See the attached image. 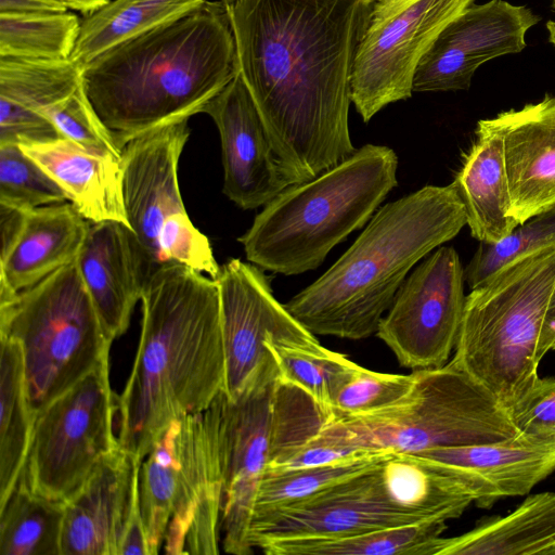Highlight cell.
I'll return each mask as SVG.
<instances>
[{
  "instance_id": "6da1fadb",
  "label": "cell",
  "mask_w": 555,
  "mask_h": 555,
  "mask_svg": "<svg viewBox=\"0 0 555 555\" xmlns=\"http://www.w3.org/2000/svg\"><path fill=\"white\" fill-rule=\"evenodd\" d=\"M374 0H238L227 7L238 73L292 185L351 156L357 49Z\"/></svg>"
},
{
  "instance_id": "7a4b0ae2",
  "label": "cell",
  "mask_w": 555,
  "mask_h": 555,
  "mask_svg": "<svg viewBox=\"0 0 555 555\" xmlns=\"http://www.w3.org/2000/svg\"><path fill=\"white\" fill-rule=\"evenodd\" d=\"M141 300L140 341L117 397V438L143 461L172 422L205 411L224 389L225 359L215 279L163 263Z\"/></svg>"
},
{
  "instance_id": "3957f363",
  "label": "cell",
  "mask_w": 555,
  "mask_h": 555,
  "mask_svg": "<svg viewBox=\"0 0 555 555\" xmlns=\"http://www.w3.org/2000/svg\"><path fill=\"white\" fill-rule=\"evenodd\" d=\"M237 74L228 8L206 0L82 66L81 86L121 153L133 139L202 113Z\"/></svg>"
},
{
  "instance_id": "277c9868",
  "label": "cell",
  "mask_w": 555,
  "mask_h": 555,
  "mask_svg": "<svg viewBox=\"0 0 555 555\" xmlns=\"http://www.w3.org/2000/svg\"><path fill=\"white\" fill-rule=\"evenodd\" d=\"M465 225L453 182L426 185L379 207L340 258L284 306L314 336L367 338L412 268Z\"/></svg>"
},
{
  "instance_id": "5b68a950",
  "label": "cell",
  "mask_w": 555,
  "mask_h": 555,
  "mask_svg": "<svg viewBox=\"0 0 555 555\" xmlns=\"http://www.w3.org/2000/svg\"><path fill=\"white\" fill-rule=\"evenodd\" d=\"M397 168L392 149L365 144L314 179L291 185L238 237L247 260L284 275L317 269L373 217L398 183Z\"/></svg>"
},
{
  "instance_id": "8992f818",
  "label": "cell",
  "mask_w": 555,
  "mask_h": 555,
  "mask_svg": "<svg viewBox=\"0 0 555 555\" xmlns=\"http://www.w3.org/2000/svg\"><path fill=\"white\" fill-rule=\"evenodd\" d=\"M555 287V247L495 272L466 296L451 359L506 408L534 384Z\"/></svg>"
},
{
  "instance_id": "52a82bcc",
  "label": "cell",
  "mask_w": 555,
  "mask_h": 555,
  "mask_svg": "<svg viewBox=\"0 0 555 555\" xmlns=\"http://www.w3.org/2000/svg\"><path fill=\"white\" fill-rule=\"evenodd\" d=\"M413 372V385L399 401L369 414L331 416L322 439L357 450L421 453L519 434L499 399L452 360Z\"/></svg>"
},
{
  "instance_id": "ba28073f",
  "label": "cell",
  "mask_w": 555,
  "mask_h": 555,
  "mask_svg": "<svg viewBox=\"0 0 555 555\" xmlns=\"http://www.w3.org/2000/svg\"><path fill=\"white\" fill-rule=\"evenodd\" d=\"M75 261L18 293L0 284V336L22 348L34 416L108 358L113 343Z\"/></svg>"
},
{
  "instance_id": "9c48e42d",
  "label": "cell",
  "mask_w": 555,
  "mask_h": 555,
  "mask_svg": "<svg viewBox=\"0 0 555 555\" xmlns=\"http://www.w3.org/2000/svg\"><path fill=\"white\" fill-rule=\"evenodd\" d=\"M189 119L172 121L121 150L129 223L156 266L178 262L211 279L219 274L211 245L191 221L180 193L178 164L190 137Z\"/></svg>"
},
{
  "instance_id": "30bf717a",
  "label": "cell",
  "mask_w": 555,
  "mask_h": 555,
  "mask_svg": "<svg viewBox=\"0 0 555 555\" xmlns=\"http://www.w3.org/2000/svg\"><path fill=\"white\" fill-rule=\"evenodd\" d=\"M117 409L106 358L36 413L21 472L29 488L55 501L73 496L95 465L119 447L113 430Z\"/></svg>"
},
{
  "instance_id": "8fae6325",
  "label": "cell",
  "mask_w": 555,
  "mask_h": 555,
  "mask_svg": "<svg viewBox=\"0 0 555 555\" xmlns=\"http://www.w3.org/2000/svg\"><path fill=\"white\" fill-rule=\"evenodd\" d=\"M279 369L274 362L236 400L224 389L204 411L212 430L222 478L221 544L248 555L255 501L267 470L271 409Z\"/></svg>"
},
{
  "instance_id": "7c38bea8",
  "label": "cell",
  "mask_w": 555,
  "mask_h": 555,
  "mask_svg": "<svg viewBox=\"0 0 555 555\" xmlns=\"http://www.w3.org/2000/svg\"><path fill=\"white\" fill-rule=\"evenodd\" d=\"M464 282L459 254L443 245L405 278L376 332L401 366L417 371L448 363L463 318Z\"/></svg>"
},
{
  "instance_id": "4fadbf2b",
  "label": "cell",
  "mask_w": 555,
  "mask_h": 555,
  "mask_svg": "<svg viewBox=\"0 0 555 555\" xmlns=\"http://www.w3.org/2000/svg\"><path fill=\"white\" fill-rule=\"evenodd\" d=\"M225 359L224 391L236 400L274 358L266 343H309L317 337L274 297L269 278L256 264L230 259L215 279Z\"/></svg>"
},
{
  "instance_id": "5bb4252c",
  "label": "cell",
  "mask_w": 555,
  "mask_h": 555,
  "mask_svg": "<svg viewBox=\"0 0 555 555\" xmlns=\"http://www.w3.org/2000/svg\"><path fill=\"white\" fill-rule=\"evenodd\" d=\"M475 0H418L367 29L353 61L350 98L364 122L413 93L415 68L441 30Z\"/></svg>"
},
{
  "instance_id": "9a60e30c",
  "label": "cell",
  "mask_w": 555,
  "mask_h": 555,
  "mask_svg": "<svg viewBox=\"0 0 555 555\" xmlns=\"http://www.w3.org/2000/svg\"><path fill=\"white\" fill-rule=\"evenodd\" d=\"M539 21L529 8L504 0L472 3L441 30L420 60L413 92L468 89L483 63L521 52L526 33Z\"/></svg>"
},
{
  "instance_id": "2e32d148",
  "label": "cell",
  "mask_w": 555,
  "mask_h": 555,
  "mask_svg": "<svg viewBox=\"0 0 555 555\" xmlns=\"http://www.w3.org/2000/svg\"><path fill=\"white\" fill-rule=\"evenodd\" d=\"M380 461L307 500L255 519L249 533L251 546L258 548L278 539L341 538L426 519L387 500L378 474Z\"/></svg>"
},
{
  "instance_id": "e0dca14e",
  "label": "cell",
  "mask_w": 555,
  "mask_h": 555,
  "mask_svg": "<svg viewBox=\"0 0 555 555\" xmlns=\"http://www.w3.org/2000/svg\"><path fill=\"white\" fill-rule=\"evenodd\" d=\"M219 131L223 193L243 209L266 206L292 184L240 73L202 109Z\"/></svg>"
},
{
  "instance_id": "ac0fdd59",
  "label": "cell",
  "mask_w": 555,
  "mask_h": 555,
  "mask_svg": "<svg viewBox=\"0 0 555 555\" xmlns=\"http://www.w3.org/2000/svg\"><path fill=\"white\" fill-rule=\"evenodd\" d=\"M180 468L164 547L167 554H218L222 478L212 430L203 412L178 420Z\"/></svg>"
},
{
  "instance_id": "d6986e66",
  "label": "cell",
  "mask_w": 555,
  "mask_h": 555,
  "mask_svg": "<svg viewBox=\"0 0 555 555\" xmlns=\"http://www.w3.org/2000/svg\"><path fill=\"white\" fill-rule=\"evenodd\" d=\"M76 264L111 340L122 335L157 267L132 229L118 221L90 224Z\"/></svg>"
},
{
  "instance_id": "ffe728a7",
  "label": "cell",
  "mask_w": 555,
  "mask_h": 555,
  "mask_svg": "<svg viewBox=\"0 0 555 555\" xmlns=\"http://www.w3.org/2000/svg\"><path fill=\"white\" fill-rule=\"evenodd\" d=\"M141 462L118 447L95 465L64 502L61 555H119Z\"/></svg>"
},
{
  "instance_id": "44dd1931",
  "label": "cell",
  "mask_w": 555,
  "mask_h": 555,
  "mask_svg": "<svg viewBox=\"0 0 555 555\" xmlns=\"http://www.w3.org/2000/svg\"><path fill=\"white\" fill-rule=\"evenodd\" d=\"M451 465L490 508L496 501L528 494L555 470V437L519 433L499 442L441 448L415 453Z\"/></svg>"
},
{
  "instance_id": "7402d4cb",
  "label": "cell",
  "mask_w": 555,
  "mask_h": 555,
  "mask_svg": "<svg viewBox=\"0 0 555 555\" xmlns=\"http://www.w3.org/2000/svg\"><path fill=\"white\" fill-rule=\"evenodd\" d=\"M492 121L503 138L511 217L521 224L555 205V95Z\"/></svg>"
},
{
  "instance_id": "603a6c76",
  "label": "cell",
  "mask_w": 555,
  "mask_h": 555,
  "mask_svg": "<svg viewBox=\"0 0 555 555\" xmlns=\"http://www.w3.org/2000/svg\"><path fill=\"white\" fill-rule=\"evenodd\" d=\"M20 146L60 184L89 222L118 221L131 229L121 155L87 149L65 138Z\"/></svg>"
},
{
  "instance_id": "cb8c5ba5",
  "label": "cell",
  "mask_w": 555,
  "mask_h": 555,
  "mask_svg": "<svg viewBox=\"0 0 555 555\" xmlns=\"http://www.w3.org/2000/svg\"><path fill=\"white\" fill-rule=\"evenodd\" d=\"M453 184L464 204L470 234L480 243H496L518 225L511 217L503 138L492 118L478 121L476 140Z\"/></svg>"
},
{
  "instance_id": "d4e9b609",
  "label": "cell",
  "mask_w": 555,
  "mask_h": 555,
  "mask_svg": "<svg viewBox=\"0 0 555 555\" xmlns=\"http://www.w3.org/2000/svg\"><path fill=\"white\" fill-rule=\"evenodd\" d=\"M90 228L73 204H51L28 212L24 231L0 261V284L18 293L74 262Z\"/></svg>"
},
{
  "instance_id": "484cf974",
  "label": "cell",
  "mask_w": 555,
  "mask_h": 555,
  "mask_svg": "<svg viewBox=\"0 0 555 555\" xmlns=\"http://www.w3.org/2000/svg\"><path fill=\"white\" fill-rule=\"evenodd\" d=\"M380 485L397 508L426 519L460 517L474 493L449 464L415 453L391 452L378 465Z\"/></svg>"
},
{
  "instance_id": "4316f807",
  "label": "cell",
  "mask_w": 555,
  "mask_h": 555,
  "mask_svg": "<svg viewBox=\"0 0 555 555\" xmlns=\"http://www.w3.org/2000/svg\"><path fill=\"white\" fill-rule=\"evenodd\" d=\"M331 415L304 389L278 376L267 469L317 466L369 451L323 440L321 433Z\"/></svg>"
},
{
  "instance_id": "83f0119b",
  "label": "cell",
  "mask_w": 555,
  "mask_h": 555,
  "mask_svg": "<svg viewBox=\"0 0 555 555\" xmlns=\"http://www.w3.org/2000/svg\"><path fill=\"white\" fill-rule=\"evenodd\" d=\"M435 555H555V492L529 495L506 516L441 537Z\"/></svg>"
},
{
  "instance_id": "f1b7e54d",
  "label": "cell",
  "mask_w": 555,
  "mask_h": 555,
  "mask_svg": "<svg viewBox=\"0 0 555 555\" xmlns=\"http://www.w3.org/2000/svg\"><path fill=\"white\" fill-rule=\"evenodd\" d=\"M206 0H111L82 22L70 55L81 67L109 49L176 20Z\"/></svg>"
},
{
  "instance_id": "f546056e",
  "label": "cell",
  "mask_w": 555,
  "mask_h": 555,
  "mask_svg": "<svg viewBox=\"0 0 555 555\" xmlns=\"http://www.w3.org/2000/svg\"><path fill=\"white\" fill-rule=\"evenodd\" d=\"M447 521H420L334 538L278 539L258 548L267 555H435Z\"/></svg>"
},
{
  "instance_id": "4dcf8cb0",
  "label": "cell",
  "mask_w": 555,
  "mask_h": 555,
  "mask_svg": "<svg viewBox=\"0 0 555 555\" xmlns=\"http://www.w3.org/2000/svg\"><path fill=\"white\" fill-rule=\"evenodd\" d=\"M0 504L13 490L24 467L30 443L31 413L20 344L0 336Z\"/></svg>"
},
{
  "instance_id": "1f68e13d",
  "label": "cell",
  "mask_w": 555,
  "mask_h": 555,
  "mask_svg": "<svg viewBox=\"0 0 555 555\" xmlns=\"http://www.w3.org/2000/svg\"><path fill=\"white\" fill-rule=\"evenodd\" d=\"M64 502L34 492L18 479L0 504L1 555H61Z\"/></svg>"
},
{
  "instance_id": "d6a6232c",
  "label": "cell",
  "mask_w": 555,
  "mask_h": 555,
  "mask_svg": "<svg viewBox=\"0 0 555 555\" xmlns=\"http://www.w3.org/2000/svg\"><path fill=\"white\" fill-rule=\"evenodd\" d=\"M81 70L82 67L70 59L0 56V102L42 113L80 87Z\"/></svg>"
},
{
  "instance_id": "836d02e7",
  "label": "cell",
  "mask_w": 555,
  "mask_h": 555,
  "mask_svg": "<svg viewBox=\"0 0 555 555\" xmlns=\"http://www.w3.org/2000/svg\"><path fill=\"white\" fill-rule=\"evenodd\" d=\"M389 453L365 451L328 464L267 469L257 492L251 522L373 467Z\"/></svg>"
},
{
  "instance_id": "e575fe53",
  "label": "cell",
  "mask_w": 555,
  "mask_h": 555,
  "mask_svg": "<svg viewBox=\"0 0 555 555\" xmlns=\"http://www.w3.org/2000/svg\"><path fill=\"white\" fill-rule=\"evenodd\" d=\"M179 468V426L176 420L140 465V506L151 555L157 554L164 545L173 508Z\"/></svg>"
},
{
  "instance_id": "d590c367",
  "label": "cell",
  "mask_w": 555,
  "mask_h": 555,
  "mask_svg": "<svg viewBox=\"0 0 555 555\" xmlns=\"http://www.w3.org/2000/svg\"><path fill=\"white\" fill-rule=\"evenodd\" d=\"M273 356L279 377L308 392L332 414L337 390L359 366L345 354L328 350L319 340L309 343H266Z\"/></svg>"
},
{
  "instance_id": "8d00e7d4",
  "label": "cell",
  "mask_w": 555,
  "mask_h": 555,
  "mask_svg": "<svg viewBox=\"0 0 555 555\" xmlns=\"http://www.w3.org/2000/svg\"><path fill=\"white\" fill-rule=\"evenodd\" d=\"M81 20L74 13L0 14V56L67 60Z\"/></svg>"
},
{
  "instance_id": "74e56055",
  "label": "cell",
  "mask_w": 555,
  "mask_h": 555,
  "mask_svg": "<svg viewBox=\"0 0 555 555\" xmlns=\"http://www.w3.org/2000/svg\"><path fill=\"white\" fill-rule=\"evenodd\" d=\"M551 247H555V205L518 224L501 241L480 243L464 269L465 282L475 288L502 268Z\"/></svg>"
},
{
  "instance_id": "f35d334b",
  "label": "cell",
  "mask_w": 555,
  "mask_h": 555,
  "mask_svg": "<svg viewBox=\"0 0 555 555\" xmlns=\"http://www.w3.org/2000/svg\"><path fill=\"white\" fill-rule=\"evenodd\" d=\"M60 184L20 145L0 144V203L24 210L64 203Z\"/></svg>"
},
{
  "instance_id": "ab89813d",
  "label": "cell",
  "mask_w": 555,
  "mask_h": 555,
  "mask_svg": "<svg viewBox=\"0 0 555 555\" xmlns=\"http://www.w3.org/2000/svg\"><path fill=\"white\" fill-rule=\"evenodd\" d=\"M414 382L410 374L380 373L358 366L337 390L331 416H353L383 410L404 397Z\"/></svg>"
},
{
  "instance_id": "60d3db41",
  "label": "cell",
  "mask_w": 555,
  "mask_h": 555,
  "mask_svg": "<svg viewBox=\"0 0 555 555\" xmlns=\"http://www.w3.org/2000/svg\"><path fill=\"white\" fill-rule=\"evenodd\" d=\"M41 114L54 125L62 138L87 149L121 155L81 85L68 98L46 108Z\"/></svg>"
},
{
  "instance_id": "b9f144b4",
  "label": "cell",
  "mask_w": 555,
  "mask_h": 555,
  "mask_svg": "<svg viewBox=\"0 0 555 555\" xmlns=\"http://www.w3.org/2000/svg\"><path fill=\"white\" fill-rule=\"evenodd\" d=\"M507 412L519 433L555 437V378L538 377Z\"/></svg>"
},
{
  "instance_id": "7bdbcfd3",
  "label": "cell",
  "mask_w": 555,
  "mask_h": 555,
  "mask_svg": "<svg viewBox=\"0 0 555 555\" xmlns=\"http://www.w3.org/2000/svg\"><path fill=\"white\" fill-rule=\"evenodd\" d=\"M61 138L54 125L41 113L0 102V144H37Z\"/></svg>"
},
{
  "instance_id": "ee69618b",
  "label": "cell",
  "mask_w": 555,
  "mask_h": 555,
  "mask_svg": "<svg viewBox=\"0 0 555 555\" xmlns=\"http://www.w3.org/2000/svg\"><path fill=\"white\" fill-rule=\"evenodd\" d=\"M29 211L0 203V261L9 256L20 240Z\"/></svg>"
},
{
  "instance_id": "f6af8a7d",
  "label": "cell",
  "mask_w": 555,
  "mask_h": 555,
  "mask_svg": "<svg viewBox=\"0 0 555 555\" xmlns=\"http://www.w3.org/2000/svg\"><path fill=\"white\" fill-rule=\"evenodd\" d=\"M68 11L53 0H0V14H38Z\"/></svg>"
},
{
  "instance_id": "bcb514c9",
  "label": "cell",
  "mask_w": 555,
  "mask_h": 555,
  "mask_svg": "<svg viewBox=\"0 0 555 555\" xmlns=\"http://www.w3.org/2000/svg\"><path fill=\"white\" fill-rule=\"evenodd\" d=\"M417 1L418 0H374L367 29L377 28Z\"/></svg>"
},
{
  "instance_id": "7dc6e473",
  "label": "cell",
  "mask_w": 555,
  "mask_h": 555,
  "mask_svg": "<svg viewBox=\"0 0 555 555\" xmlns=\"http://www.w3.org/2000/svg\"><path fill=\"white\" fill-rule=\"evenodd\" d=\"M555 345V287L545 314L543 331L540 339V353L543 357Z\"/></svg>"
},
{
  "instance_id": "c3c4849f",
  "label": "cell",
  "mask_w": 555,
  "mask_h": 555,
  "mask_svg": "<svg viewBox=\"0 0 555 555\" xmlns=\"http://www.w3.org/2000/svg\"><path fill=\"white\" fill-rule=\"evenodd\" d=\"M57 3L62 4L67 10L78 11L81 14L88 16L102 7H104L106 3H108L111 0H53Z\"/></svg>"
},
{
  "instance_id": "681fc988",
  "label": "cell",
  "mask_w": 555,
  "mask_h": 555,
  "mask_svg": "<svg viewBox=\"0 0 555 555\" xmlns=\"http://www.w3.org/2000/svg\"><path fill=\"white\" fill-rule=\"evenodd\" d=\"M546 30L548 34V41L555 47V21L546 23Z\"/></svg>"
},
{
  "instance_id": "f907efd6",
  "label": "cell",
  "mask_w": 555,
  "mask_h": 555,
  "mask_svg": "<svg viewBox=\"0 0 555 555\" xmlns=\"http://www.w3.org/2000/svg\"><path fill=\"white\" fill-rule=\"evenodd\" d=\"M219 1H221L227 7H230V5L234 4L238 0H219Z\"/></svg>"
},
{
  "instance_id": "816d5d0a",
  "label": "cell",
  "mask_w": 555,
  "mask_h": 555,
  "mask_svg": "<svg viewBox=\"0 0 555 555\" xmlns=\"http://www.w3.org/2000/svg\"><path fill=\"white\" fill-rule=\"evenodd\" d=\"M552 1V8L555 9V0H551Z\"/></svg>"
},
{
  "instance_id": "f5cc1de1",
  "label": "cell",
  "mask_w": 555,
  "mask_h": 555,
  "mask_svg": "<svg viewBox=\"0 0 555 555\" xmlns=\"http://www.w3.org/2000/svg\"><path fill=\"white\" fill-rule=\"evenodd\" d=\"M553 349H555V345H554Z\"/></svg>"
}]
</instances>
